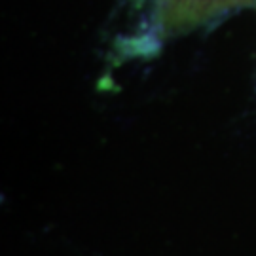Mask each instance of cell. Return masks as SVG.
Returning <instances> with one entry per match:
<instances>
[{
	"mask_svg": "<svg viewBox=\"0 0 256 256\" xmlns=\"http://www.w3.org/2000/svg\"><path fill=\"white\" fill-rule=\"evenodd\" d=\"M156 36H180L218 21L230 12L256 0H140Z\"/></svg>",
	"mask_w": 256,
	"mask_h": 256,
	"instance_id": "obj_1",
	"label": "cell"
}]
</instances>
